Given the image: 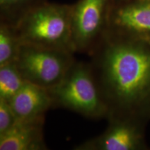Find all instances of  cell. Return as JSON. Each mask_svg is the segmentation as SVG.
Returning a JSON list of instances; mask_svg holds the SVG:
<instances>
[{
  "label": "cell",
  "instance_id": "obj_1",
  "mask_svg": "<svg viewBox=\"0 0 150 150\" xmlns=\"http://www.w3.org/2000/svg\"><path fill=\"white\" fill-rule=\"evenodd\" d=\"M90 56L108 117H142L150 106L149 43L105 34Z\"/></svg>",
  "mask_w": 150,
  "mask_h": 150
},
{
  "label": "cell",
  "instance_id": "obj_2",
  "mask_svg": "<svg viewBox=\"0 0 150 150\" xmlns=\"http://www.w3.org/2000/svg\"><path fill=\"white\" fill-rule=\"evenodd\" d=\"M72 4L46 3L30 11L16 26L22 44L75 54L72 43Z\"/></svg>",
  "mask_w": 150,
  "mask_h": 150
},
{
  "label": "cell",
  "instance_id": "obj_3",
  "mask_svg": "<svg viewBox=\"0 0 150 150\" xmlns=\"http://www.w3.org/2000/svg\"><path fill=\"white\" fill-rule=\"evenodd\" d=\"M48 90L54 108H65L92 120L107 119L108 108L90 63L76 60L63 80Z\"/></svg>",
  "mask_w": 150,
  "mask_h": 150
},
{
  "label": "cell",
  "instance_id": "obj_4",
  "mask_svg": "<svg viewBox=\"0 0 150 150\" xmlns=\"http://www.w3.org/2000/svg\"><path fill=\"white\" fill-rule=\"evenodd\" d=\"M74 54L64 50L22 44L15 62L26 81L50 89L63 80L76 61Z\"/></svg>",
  "mask_w": 150,
  "mask_h": 150
},
{
  "label": "cell",
  "instance_id": "obj_5",
  "mask_svg": "<svg viewBox=\"0 0 150 150\" xmlns=\"http://www.w3.org/2000/svg\"><path fill=\"white\" fill-rule=\"evenodd\" d=\"M111 0H78L72 4V43L74 53L91 56L106 34Z\"/></svg>",
  "mask_w": 150,
  "mask_h": 150
},
{
  "label": "cell",
  "instance_id": "obj_6",
  "mask_svg": "<svg viewBox=\"0 0 150 150\" xmlns=\"http://www.w3.org/2000/svg\"><path fill=\"white\" fill-rule=\"evenodd\" d=\"M140 117L110 116L102 134L74 146L75 150H137L145 147Z\"/></svg>",
  "mask_w": 150,
  "mask_h": 150
},
{
  "label": "cell",
  "instance_id": "obj_7",
  "mask_svg": "<svg viewBox=\"0 0 150 150\" xmlns=\"http://www.w3.org/2000/svg\"><path fill=\"white\" fill-rule=\"evenodd\" d=\"M106 34L150 44V0L111 3Z\"/></svg>",
  "mask_w": 150,
  "mask_h": 150
},
{
  "label": "cell",
  "instance_id": "obj_8",
  "mask_svg": "<svg viewBox=\"0 0 150 150\" xmlns=\"http://www.w3.org/2000/svg\"><path fill=\"white\" fill-rule=\"evenodd\" d=\"M45 116L18 119L10 130L0 136V150H46L43 128Z\"/></svg>",
  "mask_w": 150,
  "mask_h": 150
},
{
  "label": "cell",
  "instance_id": "obj_9",
  "mask_svg": "<svg viewBox=\"0 0 150 150\" xmlns=\"http://www.w3.org/2000/svg\"><path fill=\"white\" fill-rule=\"evenodd\" d=\"M9 103L18 119L45 116L46 112L54 108L49 90L29 82H26Z\"/></svg>",
  "mask_w": 150,
  "mask_h": 150
},
{
  "label": "cell",
  "instance_id": "obj_10",
  "mask_svg": "<svg viewBox=\"0 0 150 150\" xmlns=\"http://www.w3.org/2000/svg\"><path fill=\"white\" fill-rule=\"evenodd\" d=\"M48 0H0V22L16 27L30 11Z\"/></svg>",
  "mask_w": 150,
  "mask_h": 150
},
{
  "label": "cell",
  "instance_id": "obj_11",
  "mask_svg": "<svg viewBox=\"0 0 150 150\" xmlns=\"http://www.w3.org/2000/svg\"><path fill=\"white\" fill-rule=\"evenodd\" d=\"M21 45L16 27L0 22V66L16 61Z\"/></svg>",
  "mask_w": 150,
  "mask_h": 150
},
{
  "label": "cell",
  "instance_id": "obj_12",
  "mask_svg": "<svg viewBox=\"0 0 150 150\" xmlns=\"http://www.w3.org/2000/svg\"><path fill=\"white\" fill-rule=\"evenodd\" d=\"M26 82L16 62L0 66V99L9 102Z\"/></svg>",
  "mask_w": 150,
  "mask_h": 150
},
{
  "label": "cell",
  "instance_id": "obj_13",
  "mask_svg": "<svg viewBox=\"0 0 150 150\" xmlns=\"http://www.w3.org/2000/svg\"><path fill=\"white\" fill-rule=\"evenodd\" d=\"M18 120L9 102L0 99V136L10 130Z\"/></svg>",
  "mask_w": 150,
  "mask_h": 150
},
{
  "label": "cell",
  "instance_id": "obj_14",
  "mask_svg": "<svg viewBox=\"0 0 150 150\" xmlns=\"http://www.w3.org/2000/svg\"><path fill=\"white\" fill-rule=\"evenodd\" d=\"M129 0H111L112 3H120V2H123V1H127Z\"/></svg>",
  "mask_w": 150,
  "mask_h": 150
}]
</instances>
